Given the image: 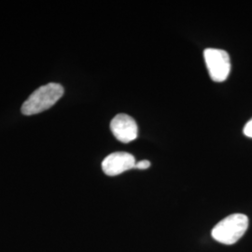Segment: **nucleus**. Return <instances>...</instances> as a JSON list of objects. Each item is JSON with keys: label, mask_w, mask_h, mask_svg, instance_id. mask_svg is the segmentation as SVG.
<instances>
[{"label": "nucleus", "mask_w": 252, "mask_h": 252, "mask_svg": "<svg viewBox=\"0 0 252 252\" xmlns=\"http://www.w3.org/2000/svg\"><path fill=\"white\" fill-rule=\"evenodd\" d=\"M63 94V88L58 83H48L35 91L22 106V113L30 116L53 107Z\"/></svg>", "instance_id": "1"}, {"label": "nucleus", "mask_w": 252, "mask_h": 252, "mask_svg": "<svg viewBox=\"0 0 252 252\" xmlns=\"http://www.w3.org/2000/svg\"><path fill=\"white\" fill-rule=\"evenodd\" d=\"M249 218L240 213L232 214L221 220L212 230V237L224 245L235 244L247 232Z\"/></svg>", "instance_id": "2"}, {"label": "nucleus", "mask_w": 252, "mask_h": 252, "mask_svg": "<svg viewBox=\"0 0 252 252\" xmlns=\"http://www.w3.org/2000/svg\"><path fill=\"white\" fill-rule=\"evenodd\" d=\"M210 78L216 82L226 81L231 71L230 56L225 51L208 48L204 52Z\"/></svg>", "instance_id": "3"}, {"label": "nucleus", "mask_w": 252, "mask_h": 252, "mask_svg": "<svg viewBox=\"0 0 252 252\" xmlns=\"http://www.w3.org/2000/svg\"><path fill=\"white\" fill-rule=\"evenodd\" d=\"M135 157L132 154L118 152L109 154L104 159L102 169L106 175L114 177L135 168Z\"/></svg>", "instance_id": "4"}, {"label": "nucleus", "mask_w": 252, "mask_h": 252, "mask_svg": "<svg viewBox=\"0 0 252 252\" xmlns=\"http://www.w3.org/2000/svg\"><path fill=\"white\" fill-rule=\"evenodd\" d=\"M110 129L114 136L123 143H129L137 137V125L135 120L127 114H118L113 118Z\"/></svg>", "instance_id": "5"}, {"label": "nucleus", "mask_w": 252, "mask_h": 252, "mask_svg": "<svg viewBox=\"0 0 252 252\" xmlns=\"http://www.w3.org/2000/svg\"><path fill=\"white\" fill-rule=\"evenodd\" d=\"M151 166V162L148 160H142V161H139V162H135V168L136 169H139V170H142V169H147Z\"/></svg>", "instance_id": "6"}, {"label": "nucleus", "mask_w": 252, "mask_h": 252, "mask_svg": "<svg viewBox=\"0 0 252 252\" xmlns=\"http://www.w3.org/2000/svg\"><path fill=\"white\" fill-rule=\"evenodd\" d=\"M244 134L252 138V119L244 127Z\"/></svg>", "instance_id": "7"}]
</instances>
